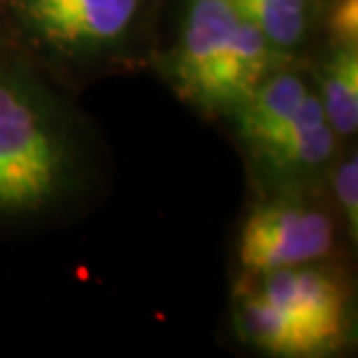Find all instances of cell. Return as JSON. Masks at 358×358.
Instances as JSON below:
<instances>
[{"label": "cell", "mask_w": 358, "mask_h": 358, "mask_svg": "<svg viewBox=\"0 0 358 358\" xmlns=\"http://www.w3.org/2000/svg\"><path fill=\"white\" fill-rule=\"evenodd\" d=\"M70 147L45 96L0 63V212H35L61 196Z\"/></svg>", "instance_id": "1"}, {"label": "cell", "mask_w": 358, "mask_h": 358, "mask_svg": "<svg viewBox=\"0 0 358 358\" xmlns=\"http://www.w3.org/2000/svg\"><path fill=\"white\" fill-rule=\"evenodd\" d=\"M335 191H338L342 214L349 226V233L356 240L358 235V163L356 156L342 161V166L338 168L335 175Z\"/></svg>", "instance_id": "12"}, {"label": "cell", "mask_w": 358, "mask_h": 358, "mask_svg": "<svg viewBox=\"0 0 358 358\" xmlns=\"http://www.w3.org/2000/svg\"><path fill=\"white\" fill-rule=\"evenodd\" d=\"M256 291L312 333L321 349H331L347 324V289L342 279L317 268H284L261 275Z\"/></svg>", "instance_id": "5"}, {"label": "cell", "mask_w": 358, "mask_h": 358, "mask_svg": "<svg viewBox=\"0 0 358 358\" xmlns=\"http://www.w3.org/2000/svg\"><path fill=\"white\" fill-rule=\"evenodd\" d=\"M238 321L242 335L263 352L275 356H312L324 352L312 333H307L256 289L242 300Z\"/></svg>", "instance_id": "7"}, {"label": "cell", "mask_w": 358, "mask_h": 358, "mask_svg": "<svg viewBox=\"0 0 358 358\" xmlns=\"http://www.w3.org/2000/svg\"><path fill=\"white\" fill-rule=\"evenodd\" d=\"M231 0H191L182 38L175 52L173 73L186 98L217 107L219 73L238 26Z\"/></svg>", "instance_id": "3"}, {"label": "cell", "mask_w": 358, "mask_h": 358, "mask_svg": "<svg viewBox=\"0 0 358 358\" xmlns=\"http://www.w3.org/2000/svg\"><path fill=\"white\" fill-rule=\"evenodd\" d=\"M307 93L310 91L305 82L296 75H277L263 80L247 103L238 107L242 135L256 145V149L268 145L284 131Z\"/></svg>", "instance_id": "8"}, {"label": "cell", "mask_w": 358, "mask_h": 358, "mask_svg": "<svg viewBox=\"0 0 358 358\" xmlns=\"http://www.w3.org/2000/svg\"><path fill=\"white\" fill-rule=\"evenodd\" d=\"M272 59V45L247 19H238L231 45L219 73L217 107H240L266 80Z\"/></svg>", "instance_id": "6"}, {"label": "cell", "mask_w": 358, "mask_h": 358, "mask_svg": "<svg viewBox=\"0 0 358 358\" xmlns=\"http://www.w3.org/2000/svg\"><path fill=\"white\" fill-rule=\"evenodd\" d=\"M335 131L328 121L317 126H307L300 131L272 140L270 145L261 147V152L272 161V166L284 170H310L321 166L335 147Z\"/></svg>", "instance_id": "11"}, {"label": "cell", "mask_w": 358, "mask_h": 358, "mask_svg": "<svg viewBox=\"0 0 358 358\" xmlns=\"http://www.w3.org/2000/svg\"><path fill=\"white\" fill-rule=\"evenodd\" d=\"M140 0H17L40 38L63 49L110 45L131 28Z\"/></svg>", "instance_id": "4"}, {"label": "cell", "mask_w": 358, "mask_h": 358, "mask_svg": "<svg viewBox=\"0 0 358 358\" xmlns=\"http://www.w3.org/2000/svg\"><path fill=\"white\" fill-rule=\"evenodd\" d=\"M321 107L328 126L335 135L356 133L358 126V49L356 45H340L333 59L326 63L321 80Z\"/></svg>", "instance_id": "9"}, {"label": "cell", "mask_w": 358, "mask_h": 358, "mask_svg": "<svg viewBox=\"0 0 358 358\" xmlns=\"http://www.w3.org/2000/svg\"><path fill=\"white\" fill-rule=\"evenodd\" d=\"M231 5L272 47H293L305 35L307 0H231Z\"/></svg>", "instance_id": "10"}, {"label": "cell", "mask_w": 358, "mask_h": 358, "mask_svg": "<svg viewBox=\"0 0 358 358\" xmlns=\"http://www.w3.org/2000/svg\"><path fill=\"white\" fill-rule=\"evenodd\" d=\"M331 33L340 45H356L358 40V0H335L331 10Z\"/></svg>", "instance_id": "13"}, {"label": "cell", "mask_w": 358, "mask_h": 358, "mask_svg": "<svg viewBox=\"0 0 358 358\" xmlns=\"http://www.w3.org/2000/svg\"><path fill=\"white\" fill-rule=\"evenodd\" d=\"M333 247V224L324 212L291 203L261 205L240 231L238 256L249 275L298 268L321 259Z\"/></svg>", "instance_id": "2"}]
</instances>
